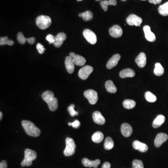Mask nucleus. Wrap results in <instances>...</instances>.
I'll return each instance as SVG.
<instances>
[{
	"instance_id": "7",
	"label": "nucleus",
	"mask_w": 168,
	"mask_h": 168,
	"mask_svg": "<svg viewBox=\"0 0 168 168\" xmlns=\"http://www.w3.org/2000/svg\"><path fill=\"white\" fill-rule=\"evenodd\" d=\"M83 34L85 39L91 45H95L97 43V36L91 30L86 29L84 30Z\"/></svg>"
},
{
	"instance_id": "18",
	"label": "nucleus",
	"mask_w": 168,
	"mask_h": 168,
	"mask_svg": "<svg viewBox=\"0 0 168 168\" xmlns=\"http://www.w3.org/2000/svg\"><path fill=\"white\" fill-rule=\"evenodd\" d=\"M65 67L68 72L70 74L73 73L74 71L75 64L73 62L72 57L70 56L67 57L65 58Z\"/></svg>"
},
{
	"instance_id": "21",
	"label": "nucleus",
	"mask_w": 168,
	"mask_h": 168,
	"mask_svg": "<svg viewBox=\"0 0 168 168\" xmlns=\"http://www.w3.org/2000/svg\"><path fill=\"white\" fill-rule=\"evenodd\" d=\"M133 147L134 149L138 150L140 152L144 153L147 151L148 147L145 143H142L139 141H135L133 142Z\"/></svg>"
},
{
	"instance_id": "6",
	"label": "nucleus",
	"mask_w": 168,
	"mask_h": 168,
	"mask_svg": "<svg viewBox=\"0 0 168 168\" xmlns=\"http://www.w3.org/2000/svg\"><path fill=\"white\" fill-rule=\"evenodd\" d=\"M84 95L91 105L96 104L98 100L97 93L93 90L90 89L86 91L84 93Z\"/></svg>"
},
{
	"instance_id": "16",
	"label": "nucleus",
	"mask_w": 168,
	"mask_h": 168,
	"mask_svg": "<svg viewBox=\"0 0 168 168\" xmlns=\"http://www.w3.org/2000/svg\"><path fill=\"white\" fill-rule=\"evenodd\" d=\"M67 39V35L63 32L59 33L55 37V42H54V46L57 48H59L62 45L63 42L65 40Z\"/></svg>"
},
{
	"instance_id": "5",
	"label": "nucleus",
	"mask_w": 168,
	"mask_h": 168,
	"mask_svg": "<svg viewBox=\"0 0 168 168\" xmlns=\"http://www.w3.org/2000/svg\"><path fill=\"white\" fill-rule=\"evenodd\" d=\"M66 147L64 151V154L66 157H70L74 154L76 147L74 141L72 138L68 137L65 140Z\"/></svg>"
},
{
	"instance_id": "2",
	"label": "nucleus",
	"mask_w": 168,
	"mask_h": 168,
	"mask_svg": "<svg viewBox=\"0 0 168 168\" xmlns=\"http://www.w3.org/2000/svg\"><path fill=\"white\" fill-rule=\"evenodd\" d=\"M22 125L25 132L29 136L38 137L40 135L41 131L33 123L29 121H23Z\"/></svg>"
},
{
	"instance_id": "38",
	"label": "nucleus",
	"mask_w": 168,
	"mask_h": 168,
	"mask_svg": "<svg viewBox=\"0 0 168 168\" xmlns=\"http://www.w3.org/2000/svg\"><path fill=\"white\" fill-rule=\"evenodd\" d=\"M46 39L49 42L50 44H54L55 42V37L52 35H48L46 37Z\"/></svg>"
},
{
	"instance_id": "20",
	"label": "nucleus",
	"mask_w": 168,
	"mask_h": 168,
	"mask_svg": "<svg viewBox=\"0 0 168 168\" xmlns=\"http://www.w3.org/2000/svg\"><path fill=\"white\" fill-rule=\"evenodd\" d=\"M135 62L139 67L143 68L146 65L147 63V57L146 54L143 52H141L139 54L135 59Z\"/></svg>"
},
{
	"instance_id": "9",
	"label": "nucleus",
	"mask_w": 168,
	"mask_h": 168,
	"mask_svg": "<svg viewBox=\"0 0 168 168\" xmlns=\"http://www.w3.org/2000/svg\"><path fill=\"white\" fill-rule=\"evenodd\" d=\"M126 21L127 23L130 26L135 25L136 26H140L142 22V19L136 15L131 14L127 17Z\"/></svg>"
},
{
	"instance_id": "26",
	"label": "nucleus",
	"mask_w": 168,
	"mask_h": 168,
	"mask_svg": "<svg viewBox=\"0 0 168 168\" xmlns=\"http://www.w3.org/2000/svg\"><path fill=\"white\" fill-rule=\"evenodd\" d=\"M104 139V135L101 132L98 131L95 132L91 137L92 141L95 143H101Z\"/></svg>"
},
{
	"instance_id": "47",
	"label": "nucleus",
	"mask_w": 168,
	"mask_h": 168,
	"mask_svg": "<svg viewBox=\"0 0 168 168\" xmlns=\"http://www.w3.org/2000/svg\"><path fill=\"white\" fill-rule=\"evenodd\" d=\"M121 1H126L127 0H121Z\"/></svg>"
},
{
	"instance_id": "30",
	"label": "nucleus",
	"mask_w": 168,
	"mask_h": 168,
	"mask_svg": "<svg viewBox=\"0 0 168 168\" xmlns=\"http://www.w3.org/2000/svg\"><path fill=\"white\" fill-rule=\"evenodd\" d=\"M114 146V142L111 137H107L106 138L104 142V147L106 150H110L113 148Z\"/></svg>"
},
{
	"instance_id": "1",
	"label": "nucleus",
	"mask_w": 168,
	"mask_h": 168,
	"mask_svg": "<svg viewBox=\"0 0 168 168\" xmlns=\"http://www.w3.org/2000/svg\"><path fill=\"white\" fill-rule=\"evenodd\" d=\"M43 99L48 104L50 110L55 111L58 108V101L54 97V94L53 92L50 91H46L42 94Z\"/></svg>"
},
{
	"instance_id": "40",
	"label": "nucleus",
	"mask_w": 168,
	"mask_h": 168,
	"mask_svg": "<svg viewBox=\"0 0 168 168\" xmlns=\"http://www.w3.org/2000/svg\"><path fill=\"white\" fill-rule=\"evenodd\" d=\"M8 168V164L6 161L4 160L0 163V168Z\"/></svg>"
},
{
	"instance_id": "32",
	"label": "nucleus",
	"mask_w": 168,
	"mask_h": 168,
	"mask_svg": "<svg viewBox=\"0 0 168 168\" xmlns=\"http://www.w3.org/2000/svg\"><path fill=\"white\" fill-rule=\"evenodd\" d=\"M14 42L13 40L9 39L8 37H1L0 38V45H9L12 46L14 45Z\"/></svg>"
},
{
	"instance_id": "43",
	"label": "nucleus",
	"mask_w": 168,
	"mask_h": 168,
	"mask_svg": "<svg viewBox=\"0 0 168 168\" xmlns=\"http://www.w3.org/2000/svg\"><path fill=\"white\" fill-rule=\"evenodd\" d=\"M111 168V164L108 162H104L102 166V168Z\"/></svg>"
},
{
	"instance_id": "35",
	"label": "nucleus",
	"mask_w": 168,
	"mask_h": 168,
	"mask_svg": "<svg viewBox=\"0 0 168 168\" xmlns=\"http://www.w3.org/2000/svg\"><path fill=\"white\" fill-rule=\"evenodd\" d=\"M74 108L75 105L74 104H71L70 106L68 107V111L71 116L74 117L76 116H78L79 114L78 112L74 110Z\"/></svg>"
},
{
	"instance_id": "45",
	"label": "nucleus",
	"mask_w": 168,
	"mask_h": 168,
	"mask_svg": "<svg viewBox=\"0 0 168 168\" xmlns=\"http://www.w3.org/2000/svg\"><path fill=\"white\" fill-rule=\"evenodd\" d=\"M68 125L69 126H72V123H68Z\"/></svg>"
},
{
	"instance_id": "3",
	"label": "nucleus",
	"mask_w": 168,
	"mask_h": 168,
	"mask_svg": "<svg viewBox=\"0 0 168 168\" xmlns=\"http://www.w3.org/2000/svg\"><path fill=\"white\" fill-rule=\"evenodd\" d=\"M37 154L35 151L30 149H26L24 151V158L21 162L23 167H30L32 164V161L36 159Z\"/></svg>"
},
{
	"instance_id": "33",
	"label": "nucleus",
	"mask_w": 168,
	"mask_h": 168,
	"mask_svg": "<svg viewBox=\"0 0 168 168\" xmlns=\"http://www.w3.org/2000/svg\"><path fill=\"white\" fill-rule=\"evenodd\" d=\"M145 97L147 101L150 102H155L157 101V98L156 95L152 94L150 91H147L145 94Z\"/></svg>"
},
{
	"instance_id": "25",
	"label": "nucleus",
	"mask_w": 168,
	"mask_h": 168,
	"mask_svg": "<svg viewBox=\"0 0 168 168\" xmlns=\"http://www.w3.org/2000/svg\"><path fill=\"white\" fill-rule=\"evenodd\" d=\"M105 87L108 92L112 94H114L117 91V88L113 81L108 80L105 83Z\"/></svg>"
},
{
	"instance_id": "28",
	"label": "nucleus",
	"mask_w": 168,
	"mask_h": 168,
	"mask_svg": "<svg viewBox=\"0 0 168 168\" xmlns=\"http://www.w3.org/2000/svg\"><path fill=\"white\" fill-rule=\"evenodd\" d=\"M164 70L160 63H157L155 64V67L154 70V73L157 76H161L164 74Z\"/></svg>"
},
{
	"instance_id": "39",
	"label": "nucleus",
	"mask_w": 168,
	"mask_h": 168,
	"mask_svg": "<svg viewBox=\"0 0 168 168\" xmlns=\"http://www.w3.org/2000/svg\"><path fill=\"white\" fill-rule=\"evenodd\" d=\"M72 126L73 127V128H78L80 126V123L79 121L76 120L74 122L72 123Z\"/></svg>"
},
{
	"instance_id": "46",
	"label": "nucleus",
	"mask_w": 168,
	"mask_h": 168,
	"mask_svg": "<svg viewBox=\"0 0 168 168\" xmlns=\"http://www.w3.org/2000/svg\"><path fill=\"white\" fill-rule=\"evenodd\" d=\"M83 0H77V1H82Z\"/></svg>"
},
{
	"instance_id": "44",
	"label": "nucleus",
	"mask_w": 168,
	"mask_h": 168,
	"mask_svg": "<svg viewBox=\"0 0 168 168\" xmlns=\"http://www.w3.org/2000/svg\"><path fill=\"white\" fill-rule=\"evenodd\" d=\"M2 118V112H0V120H1Z\"/></svg>"
},
{
	"instance_id": "24",
	"label": "nucleus",
	"mask_w": 168,
	"mask_h": 168,
	"mask_svg": "<svg viewBox=\"0 0 168 168\" xmlns=\"http://www.w3.org/2000/svg\"><path fill=\"white\" fill-rule=\"evenodd\" d=\"M165 121V118L163 115H159L155 119L152 124V126L154 128H158L161 126Z\"/></svg>"
},
{
	"instance_id": "10",
	"label": "nucleus",
	"mask_w": 168,
	"mask_h": 168,
	"mask_svg": "<svg viewBox=\"0 0 168 168\" xmlns=\"http://www.w3.org/2000/svg\"><path fill=\"white\" fill-rule=\"evenodd\" d=\"M109 33L111 37L114 38H119L123 35V31L120 26L114 25L109 29Z\"/></svg>"
},
{
	"instance_id": "29",
	"label": "nucleus",
	"mask_w": 168,
	"mask_h": 168,
	"mask_svg": "<svg viewBox=\"0 0 168 168\" xmlns=\"http://www.w3.org/2000/svg\"><path fill=\"white\" fill-rule=\"evenodd\" d=\"M79 17H82L84 21L87 22L91 20L93 18V13L90 11H86L85 12L79 14Z\"/></svg>"
},
{
	"instance_id": "22",
	"label": "nucleus",
	"mask_w": 168,
	"mask_h": 168,
	"mask_svg": "<svg viewBox=\"0 0 168 168\" xmlns=\"http://www.w3.org/2000/svg\"><path fill=\"white\" fill-rule=\"evenodd\" d=\"M135 74V71L130 68L125 69L120 72V76L122 79L126 78H132Z\"/></svg>"
},
{
	"instance_id": "41",
	"label": "nucleus",
	"mask_w": 168,
	"mask_h": 168,
	"mask_svg": "<svg viewBox=\"0 0 168 168\" xmlns=\"http://www.w3.org/2000/svg\"><path fill=\"white\" fill-rule=\"evenodd\" d=\"M27 41L30 45H33V44H34L35 42V38H34V37L28 38H27Z\"/></svg>"
},
{
	"instance_id": "17",
	"label": "nucleus",
	"mask_w": 168,
	"mask_h": 168,
	"mask_svg": "<svg viewBox=\"0 0 168 168\" xmlns=\"http://www.w3.org/2000/svg\"><path fill=\"white\" fill-rule=\"evenodd\" d=\"M121 132L124 137H129L133 133V129L130 125L124 123L121 125Z\"/></svg>"
},
{
	"instance_id": "11",
	"label": "nucleus",
	"mask_w": 168,
	"mask_h": 168,
	"mask_svg": "<svg viewBox=\"0 0 168 168\" xmlns=\"http://www.w3.org/2000/svg\"><path fill=\"white\" fill-rule=\"evenodd\" d=\"M168 139V135L165 133H161L158 134L155 139V146L157 147H161L162 143L166 142Z\"/></svg>"
},
{
	"instance_id": "36",
	"label": "nucleus",
	"mask_w": 168,
	"mask_h": 168,
	"mask_svg": "<svg viewBox=\"0 0 168 168\" xmlns=\"http://www.w3.org/2000/svg\"><path fill=\"white\" fill-rule=\"evenodd\" d=\"M132 167L133 168H144L143 166V162L141 160H134L132 162Z\"/></svg>"
},
{
	"instance_id": "8",
	"label": "nucleus",
	"mask_w": 168,
	"mask_h": 168,
	"mask_svg": "<svg viewBox=\"0 0 168 168\" xmlns=\"http://www.w3.org/2000/svg\"><path fill=\"white\" fill-rule=\"evenodd\" d=\"M94 69L89 65H86L80 69L79 72V77L83 80H86L93 72Z\"/></svg>"
},
{
	"instance_id": "23",
	"label": "nucleus",
	"mask_w": 168,
	"mask_h": 168,
	"mask_svg": "<svg viewBox=\"0 0 168 168\" xmlns=\"http://www.w3.org/2000/svg\"><path fill=\"white\" fill-rule=\"evenodd\" d=\"M117 4V2L116 0H108V1L103 0L100 2L101 7L105 11H108V6L109 5L116 6Z\"/></svg>"
},
{
	"instance_id": "14",
	"label": "nucleus",
	"mask_w": 168,
	"mask_h": 168,
	"mask_svg": "<svg viewBox=\"0 0 168 168\" xmlns=\"http://www.w3.org/2000/svg\"><path fill=\"white\" fill-rule=\"evenodd\" d=\"M121 59V55L119 54H115L112 56L110 60L108 61L106 64V68L108 69H111L116 67L118 64L119 60Z\"/></svg>"
},
{
	"instance_id": "37",
	"label": "nucleus",
	"mask_w": 168,
	"mask_h": 168,
	"mask_svg": "<svg viewBox=\"0 0 168 168\" xmlns=\"http://www.w3.org/2000/svg\"><path fill=\"white\" fill-rule=\"evenodd\" d=\"M37 49L38 50V52L40 54H43L45 52V51L46 50L44 48V46L43 45L41 44H40V43H38L37 44Z\"/></svg>"
},
{
	"instance_id": "48",
	"label": "nucleus",
	"mask_w": 168,
	"mask_h": 168,
	"mask_svg": "<svg viewBox=\"0 0 168 168\" xmlns=\"http://www.w3.org/2000/svg\"><path fill=\"white\" fill-rule=\"evenodd\" d=\"M95 1H101V0H95Z\"/></svg>"
},
{
	"instance_id": "4",
	"label": "nucleus",
	"mask_w": 168,
	"mask_h": 168,
	"mask_svg": "<svg viewBox=\"0 0 168 168\" xmlns=\"http://www.w3.org/2000/svg\"><path fill=\"white\" fill-rule=\"evenodd\" d=\"M38 27L41 30H45L52 24V20L49 16L41 15L38 16L35 20Z\"/></svg>"
},
{
	"instance_id": "27",
	"label": "nucleus",
	"mask_w": 168,
	"mask_h": 168,
	"mask_svg": "<svg viewBox=\"0 0 168 168\" xmlns=\"http://www.w3.org/2000/svg\"><path fill=\"white\" fill-rule=\"evenodd\" d=\"M159 14L163 16H168V1L159 6L158 9Z\"/></svg>"
},
{
	"instance_id": "13",
	"label": "nucleus",
	"mask_w": 168,
	"mask_h": 168,
	"mask_svg": "<svg viewBox=\"0 0 168 168\" xmlns=\"http://www.w3.org/2000/svg\"><path fill=\"white\" fill-rule=\"evenodd\" d=\"M143 31L145 34L146 39L150 42H153L155 41H156V36L151 31V29L148 25H145L143 27Z\"/></svg>"
},
{
	"instance_id": "34",
	"label": "nucleus",
	"mask_w": 168,
	"mask_h": 168,
	"mask_svg": "<svg viewBox=\"0 0 168 168\" xmlns=\"http://www.w3.org/2000/svg\"><path fill=\"white\" fill-rule=\"evenodd\" d=\"M17 41L20 44L24 45L27 41V38L24 37L22 32H19L17 36Z\"/></svg>"
},
{
	"instance_id": "42",
	"label": "nucleus",
	"mask_w": 168,
	"mask_h": 168,
	"mask_svg": "<svg viewBox=\"0 0 168 168\" xmlns=\"http://www.w3.org/2000/svg\"><path fill=\"white\" fill-rule=\"evenodd\" d=\"M162 0H149V1L150 4L156 5L160 4L162 2Z\"/></svg>"
},
{
	"instance_id": "12",
	"label": "nucleus",
	"mask_w": 168,
	"mask_h": 168,
	"mask_svg": "<svg viewBox=\"0 0 168 168\" xmlns=\"http://www.w3.org/2000/svg\"><path fill=\"white\" fill-rule=\"evenodd\" d=\"M70 56L72 57L73 62L75 65L78 66H83L85 64L86 60L82 56L77 55L73 52L70 53Z\"/></svg>"
},
{
	"instance_id": "15",
	"label": "nucleus",
	"mask_w": 168,
	"mask_h": 168,
	"mask_svg": "<svg viewBox=\"0 0 168 168\" xmlns=\"http://www.w3.org/2000/svg\"><path fill=\"white\" fill-rule=\"evenodd\" d=\"M82 163L85 167L97 168L99 165L101 164V161L99 159H97L94 161H91L87 158H84L82 160Z\"/></svg>"
},
{
	"instance_id": "49",
	"label": "nucleus",
	"mask_w": 168,
	"mask_h": 168,
	"mask_svg": "<svg viewBox=\"0 0 168 168\" xmlns=\"http://www.w3.org/2000/svg\"><path fill=\"white\" fill-rule=\"evenodd\" d=\"M142 1H146V0H142Z\"/></svg>"
},
{
	"instance_id": "19",
	"label": "nucleus",
	"mask_w": 168,
	"mask_h": 168,
	"mask_svg": "<svg viewBox=\"0 0 168 168\" xmlns=\"http://www.w3.org/2000/svg\"><path fill=\"white\" fill-rule=\"evenodd\" d=\"M94 122L99 125H103L106 122L105 119L99 111H95L93 114Z\"/></svg>"
},
{
	"instance_id": "31",
	"label": "nucleus",
	"mask_w": 168,
	"mask_h": 168,
	"mask_svg": "<svg viewBox=\"0 0 168 168\" xmlns=\"http://www.w3.org/2000/svg\"><path fill=\"white\" fill-rule=\"evenodd\" d=\"M136 102L134 100H125L123 102L124 108L128 109H131L135 108Z\"/></svg>"
}]
</instances>
